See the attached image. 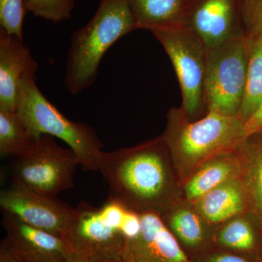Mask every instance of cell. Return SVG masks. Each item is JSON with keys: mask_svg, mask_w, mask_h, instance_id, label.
<instances>
[{"mask_svg": "<svg viewBox=\"0 0 262 262\" xmlns=\"http://www.w3.org/2000/svg\"><path fill=\"white\" fill-rule=\"evenodd\" d=\"M160 215L189 258L215 247L218 227L207 222L184 198Z\"/></svg>", "mask_w": 262, "mask_h": 262, "instance_id": "cell-14", "label": "cell"}, {"mask_svg": "<svg viewBox=\"0 0 262 262\" xmlns=\"http://www.w3.org/2000/svg\"><path fill=\"white\" fill-rule=\"evenodd\" d=\"M191 262H256L242 255L218 248L207 250L190 258Z\"/></svg>", "mask_w": 262, "mask_h": 262, "instance_id": "cell-25", "label": "cell"}, {"mask_svg": "<svg viewBox=\"0 0 262 262\" xmlns=\"http://www.w3.org/2000/svg\"><path fill=\"white\" fill-rule=\"evenodd\" d=\"M36 75L25 77L19 90L16 114L33 137L49 135L64 141L78 157L82 169L98 171L103 143L94 127L69 120L42 94Z\"/></svg>", "mask_w": 262, "mask_h": 262, "instance_id": "cell-4", "label": "cell"}, {"mask_svg": "<svg viewBox=\"0 0 262 262\" xmlns=\"http://www.w3.org/2000/svg\"><path fill=\"white\" fill-rule=\"evenodd\" d=\"M67 262H88V261H84V260L80 259V258L75 257V256H71L70 258H69L68 261H67Z\"/></svg>", "mask_w": 262, "mask_h": 262, "instance_id": "cell-28", "label": "cell"}, {"mask_svg": "<svg viewBox=\"0 0 262 262\" xmlns=\"http://www.w3.org/2000/svg\"><path fill=\"white\" fill-rule=\"evenodd\" d=\"M183 27L192 30L207 51L245 37L242 0H189Z\"/></svg>", "mask_w": 262, "mask_h": 262, "instance_id": "cell-9", "label": "cell"}, {"mask_svg": "<svg viewBox=\"0 0 262 262\" xmlns=\"http://www.w3.org/2000/svg\"><path fill=\"white\" fill-rule=\"evenodd\" d=\"M0 207L2 212L24 223L61 237L75 210L57 196L39 194L14 184L0 192Z\"/></svg>", "mask_w": 262, "mask_h": 262, "instance_id": "cell-10", "label": "cell"}, {"mask_svg": "<svg viewBox=\"0 0 262 262\" xmlns=\"http://www.w3.org/2000/svg\"><path fill=\"white\" fill-rule=\"evenodd\" d=\"M37 70L23 38L0 28V108L16 113L20 84Z\"/></svg>", "mask_w": 262, "mask_h": 262, "instance_id": "cell-13", "label": "cell"}, {"mask_svg": "<svg viewBox=\"0 0 262 262\" xmlns=\"http://www.w3.org/2000/svg\"><path fill=\"white\" fill-rule=\"evenodd\" d=\"M3 226L6 231L4 244L22 262H67L71 253L64 241L24 223L3 212Z\"/></svg>", "mask_w": 262, "mask_h": 262, "instance_id": "cell-12", "label": "cell"}, {"mask_svg": "<svg viewBox=\"0 0 262 262\" xmlns=\"http://www.w3.org/2000/svg\"><path fill=\"white\" fill-rule=\"evenodd\" d=\"M0 262H22L7 248L4 243L2 245Z\"/></svg>", "mask_w": 262, "mask_h": 262, "instance_id": "cell-27", "label": "cell"}, {"mask_svg": "<svg viewBox=\"0 0 262 262\" xmlns=\"http://www.w3.org/2000/svg\"><path fill=\"white\" fill-rule=\"evenodd\" d=\"M35 140L16 113L0 108V153L3 156L21 154Z\"/></svg>", "mask_w": 262, "mask_h": 262, "instance_id": "cell-21", "label": "cell"}, {"mask_svg": "<svg viewBox=\"0 0 262 262\" xmlns=\"http://www.w3.org/2000/svg\"><path fill=\"white\" fill-rule=\"evenodd\" d=\"M27 13L53 23H59L72 16L74 0H24Z\"/></svg>", "mask_w": 262, "mask_h": 262, "instance_id": "cell-22", "label": "cell"}, {"mask_svg": "<svg viewBox=\"0 0 262 262\" xmlns=\"http://www.w3.org/2000/svg\"><path fill=\"white\" fill-rule=\"evenodd\" d=\"M260 262H262V258H261V261H260Z\"/></svg>", "mask_w": 262, "mask_h": 262, "instance_id": "cell-29", "label": "cell"}, {"mask_svg": "<svg viewBox=\"0 0 262 262\" xmlns=\"http://www.w3.org/2000/svg\"><path fill=\"white\" fill-rule=\"evenodd\" d=\"M242 18L246 37L262 32V0H242Z\"/></svg>", "mask_w": 262, "mask_h": 262, "instance_id": "cell-24", "label": "cell"}, {"mask_svg": "<svg viewBox=\"0 0 262 262\" xmlns=\"http://www.w3.org/2000/svg\"><path fill=\"white\" fill-rule=\"evenodd\" d=\"M136 29L129 0H101L92 19L71 37L64 78L69 92L77 95L91 87L106 51Z\"/></svg>", "mask_w": 262, "mask_h": 262, "instance_id": "cell-3", "label": "cell"}, {"mask_svg": "<svg viewBox=\"0 0 262 262\" xmlns=\"http://www.w3.org/2000/svg\"><path fill=\"white\" fill-rule=\"evenodd\" d=\"M239 177L238 160L234 151L222 153L202 165L183 184V198L193 204L212 189Z\"/></svg>", "mask_w": 262, "mask_h": 262, "instance_id": "cell-17", "label": "cell"}, {"mask_svg": "<svg viewBox=\"0 0 262 262\" xmlns=\"http://www.w3.org/2000/svg\"><path fill=\"white\" fill-rule=\"evenodd\" d=\"M98 171L107 184L108 201L117 202L138 213L161 214L183 198L161 136L131 147L103 151Z\"/></svg>", "mask_w": 262, "mask_h": 262, "instance_id": "cell-1", "label": "cell"}, {"mask_svg": "<svg viewBox=\"0 0 262 262\" xmlns=\"http://www.w3.org/2000/svg\"><path fill=\"white\" fill-rule=\"evenodd\" d=\"M248 49L247 83L238 115L246 122L262 102V32L246 36Z\"/></svg>", "mask_w": 262, "mask_h": 262, "instance_id": "cell-20", "label": "cell"}, {"mask_svg": "<svg viewBox=\"0 0 262 262\" xmlns=\"http://www.w3.org/2000/svg\"><path fill=\"white\" fill-rule=\"evenodd\" d=\"M79 165L80 160L73 150L60 146L53 136L42 135L29 149L14 157L13 184L39 194L57 196L73 187Z\"/></svg>", "mask_w": 262, "mask_h": 262, "instance_id": "cell-5", "label": "cell"}, {"mask_svg": "<svg viewBox=\"0 0 262 262\" xmlns=\"http://www.w3.org/2000/svg\"><path fill=\"white\" fill-rule=\"evenodd\" d=\"M234 152L238 160L239 179L247 196L248 212L262 226V131L248 134Z\"/></svg>", "mask_w": 262, "mask_h": 262, "instance_id": "cell-16", "label": "cell"}, {"mask_svg": "<svg viewBox=\"0 0 262 262\" xmlns=\"http://www.w3.org/2000/svg\"><path fill=\"white\" fill-rule=\"evenodd\" d=\"M214 246L242 255L256 262L262 258L259 236L245 214L237 215L217 227Z\"/></svg>", "mask_w": 262, "mask_h": 262, "instance_id": "cell-18", "label": "cell"}, {"mask_svg": "<svg viewBox=\"0 0 262 262\" xmlns=\"http://www.w3.org/2000/svg\"><path fill=\"white\" fill-rule=\"evenodd\" d=\"M193 206L207 222L215 227L248 212L247 196L239 178L212 189L193 203Z\"/></svg>", "mask_w": 262, "mask_h": 262, "instance_id": "cell-15", "label": "cell"}, {"mask_svg": "<svg viewBox=\"0 0 262 262\" xmlns=\"http://www.w3.org/2000/svg\"><path fill=\"white\" fill-rule=\"evenodd\" d=\"M248 134L262 131V102L256 113L245 122Z\"/></svg>", "mask_w": 262, "mask_h": 262, "instance_id": "cell-26", "label": "cell"}, {"mask_svg": "<svg viewBox=\"0 0 262 262\" xmlns=\"http://www.w3.org/2000/svg\"><path fill=\"white\" fill-rule=\"evenodd\" d=\"M189 0H129L137 29L183 27Z\"/></svg>", "mask_w": 262, "mask_h": 262, "instance_id": "cell-19", "label": "cell"}, {"mask_svg": "<svg viewBox=\"0 0 262 262\" xmlns=\"http://www.w3.org/2000/svg\"><path fill=\"white\" fill-rule=\"evenodd\" d=\"M24 0H0V25L8 34L23 38Z\"/></svg>", "mask_w": 262, "mask_h": 262, "instance_id": "cell-23", "label": "cell"}, {"mask_svg": "<svg viewBox=\"0 0 262 262\" xmlns=\"http://www.w3.org/2000/svg\"><path fill=\"white\" fill-rule=\"evenodd\" d=\"M246 37L207 51L204 99L207 113L238 117L247 83Z\"/></svg>", "mask_w": 262, "mask_h": 262, "instance_id": "cell-6", "label": "cell"}, {"mask_svg": "<svg viewBox=\"0 0 262 262\" xmlns=\"http://www.w3.org/2000/svg\"><path fill=\"white\" fill-rule=\"evenodd\" d=\"M61 238L71 256L88 262H114L123 247L120 229L103 218L100 208L80 203Z\"/></svg>", "mask_w": 262, "mask_h": 262, "instance_id": "cell-8", "label": "cell"}, {"mask_svg": "<svg viewBox=\"0 0 262 262\" xmlns=\"http://www.w3.org/2000/svg\"><path fill=\"white\" fill-rule=\"evenodd\" d=\"M247 136L245 122L238 117L209 112L191 121L182 107H173L167 115L161 137L182 187L202 165L216 155L234 151Z\"/></svg>", "mask_w": 262, "mask_h": 262, "instance_id": "cell-2", "label": "cell"}, {"mask_svg": "<svg viewBox=\"0 0 262 262\" xmlns=\"http://www.w3.org/2000/svg\"><path fill=\"white\" fill-rule=\"evenodd\" d=\"M168 55L182 95L183 111L191 121L207 114L204 99L207 50L199 37L184 27L151 30Z\"/></svg>", "mask_w": 262, "mask_h": 262, "instance_id": "cell-7", "label": "cell"}, {"mask_svg": "<svg viewBox=\"0 0 262 262\" xmlns=\"http://www.w3.org/2000/svg\"><path fill=\"white\" fill-rule=\"evenodd\" d=\"M140 215V234L124 241L114 262H191L159 213L144 212Z\"/></svg>", "mask_w": 262, "mask_h": 262, "instance_id": "cell-11", "label": "cell"}]
</instances>
